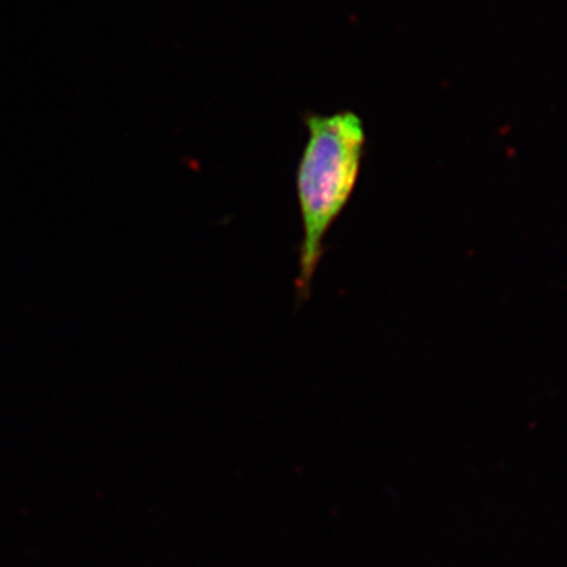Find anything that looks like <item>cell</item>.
<instances>
[{"mask_svg": "<svg viewBox=\"0 0 567 567\" xmlns=\"http://www.w3.org/2000/svg\"><path fill=\"white\" fill-rule=\"evenodd\" d=\"M306 126L308 141L295 181L303 224L297 279L301 298L311 290L324 238L352 199L365 151L363 121L354 112L309 115Z\"/></svg>", "mask_w": 567, "mask_h": 567, "instance_id": "6da1fadb", "label": "cell"}]
</instances>
